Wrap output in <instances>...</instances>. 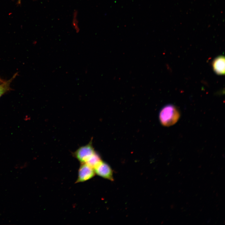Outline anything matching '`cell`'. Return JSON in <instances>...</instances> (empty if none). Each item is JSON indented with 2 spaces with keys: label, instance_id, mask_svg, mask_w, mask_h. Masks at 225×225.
I'll return each instance as SVG.
<instances>
[{
  "label": "cell",
  "instance_id": "1",
  "mask_svg": "<svg viewBox=\"0 0 225 225\" xmlns=\"http://www.w3.org/2000/svg\"><path fill=\"white\" fill-rule=\"evenodd\" d=\"M180 117L177 109L172 105H167L161 110L159 115L161 122L166 126L172 125L176 123Z\"/></svg>",
  "mask_w": 225,
  "mask_h": 225
},
{
  "label": "cell",
  "instance_id": "5",
  "mask_svg": "<svg viewBox=\"0 0 225 225\" xmlns=\"http://www.w3.org/2000/svg\"><path fill=\"white\" fill-rule=\"evenodd\" d=\"M212 68L217 74L223 75L225 73V58L222 56L216 58L212 62Z\"/></svg>",
  "mask_w": 225,
  "mask_h": 225
},
{
  "label": "cell",
  "instance_id": "2",
  "mask_svg": "<svg viewBox=\"0 0 225 225\" xmlns=\"http://www.w3.org/2000/svg\"><path fill=\"white\" fill-rule=\"evenodd\" d=\"M95 152L91 143H89L78 148L74 153V155L81 163H85Z\"/></svg>",
  "mask_w": 225,
  "mask_h": 225
},
{
  "label": "cell",
  "instance_id": "6",
  "mask_svg": "<svg viewBox=\"0 0 225 225\" xmlns=\"http://www.w3.org/2000/svg\"><path fill=\"white\" fill-rule=\"evenodd\" d=\"M102 161L99 155L95 152L88 159L85 163L94 169Z\"/></svg>",
  "mask_w": 225,
  "mask_h": 225
},
{
  "label": "cell",
  "instance_id": "4",
  "mask_svg": "<svg viewBox=\"0 0 225 225\" xmlns=\"http://www.w3.org/2000/svg\"><path fill=\"white\" fill-rule=\"evenodd\" d=\"M94 169L97 175L108 180H113L112 170L106 163L102 161Z\"/></svg>",
  "mask_w": 225,
  "mask_h": 225
},
{
  "label": "cell",
  "instance_id": "9",
  "mask_svg": "<svg viewBox=\"0 0 225 225\" xmlns=\"http://www.w3.org/2000/svg\"><path fill=\"white\" fill-rule=\"evenodd\" d=\"M21 0H18V2H20Z\"/></svg>",
  "mask_w": 225,
  "mask_h": 225
},
{
  "label": "cell",
  "instance_id": "8",
  "mask_svg": "<svg viewBox=\"0 0 225 225\" xmlns=\"http://www.w3.org/2000/svg\"><path fill=\"white\" fill-rule=\"evenodd\" d=\"M3 81L1 79V78L0 77V83L2 82Z\"/></svg>",
  "mask_w": 225,
  "mask_h": 225
},
{
  "label": "cell",
  "instance_id": "7",
  "mask_svg": "<svg viewBox=\"0 0 225 225\" xmlns=\"http://www.w3.org/2000/svg\"><path fill=\"white\" fill-rule=\"evenodd\" d=\"M16 75V74H15L10 79L3 81L0 83V98L5 93L10 90V84Z\"/></svg>",
  "mask_w": 225,
  "mask_h": 225
},
{
  "label": "cell",
  "instance_id": "3",
  "mask_svg": "<svg viewBox=\"0 0 225 225\" xmlns=\"http://www.w3.org/2000/svg\"><path fill=\"white\" fill-rule=\"evenodd\" d=\"M94 169L85 163H81L78 171L76 183L84 182L93 178L95 174Z\"/></svg>",
  "mask_w": 225,
  "mask_h": 225
}]
</instances>
